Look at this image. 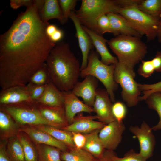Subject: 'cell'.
<instances>
[{"label": "cell", "instance_id": "obj_1", "mask_svg": "<svg viewBox=\"0 0 161 161\" xmlns=\"http://www.w3.org/2000/svg\"><path fill=\"white\" fill-rule=\"evenodd\" d=\"M39 11L34 0L0 35L1 89L27 85L56 45L46 33L49 24L42 21Z\"/></svg>", "mask_w": 161, "mask_h": 161}, {"label": "cell", "instance_id": "obj_2", "mask_svg": "<svg viewBox=\"0 0 161 161\" xmlns=\"http://www.w3.org/2000/svg\"><path fill=\"white\" fill-rule=\"evenodd\" d=\"M45 64L50 81L62 92L72 91L80 72L78 59L69 44L62 41L52 49Z\"/></svg>", "mask_w": 161, "mask_h": 161}, {"label": "cell", "instance_id": "obj_3", "mask_svg": "<svg viewBox=\"0 0 161 161\" xmlns=\"http://www.w3.org/2000/svg\"><path fill=\"white\" fill-rule=\"evenodd\" d=\"M107 43L118 62L132 70L147 53V45L139 37L120 35L108 40Z\"/></svg>", "mask_w": 161, "mask_h": 161}, {"label": "cell", "instance_id": "obj_4", "mask_svg": "<svg viewBox=\"0 0 161 161\" xmlns=\"http://www.w3.org/2000/svg\"><path fill=\"white\" fill-rule=\"evenodd\" d=\"M120 8L115 0H82L80 8L75 12L82 26L100 35L97 24V18L103 14L117 13Z\"/></svg>", "mask_w": 161, "mask_h": 161}, {"label": "cell", "instance_id": "obj_5", "mask_svg": "<svg viewBox=\"0 0 161 161\" xmlns=\"http://www.w3.org/2000/svg\"><path fill=\"white\" fill-rule=\"evenodd\" d=\"M115 66V64L108 65L103 63L96 52L92 50L89 56L87 65L81 70L80 76L85 78L90 75L99 80L105 87L112 102H115L114 92L118 87L114 78Z\"/></svg>", "mask_w": 161, "mask_h": 161}, {"label": "cell", "instance_id": "obj_6", "mask_svg": "<svg viewBox=\"0 0 161 161\" xmlns=\"http://www.w3.org/2000/svg\"><path fill=\"white\" fill-rule=\"evenodd\" d=\"M137 6L120 8L117 13L124 17L130 24L150 41L157 37L160 19L141 11Z\"/></svg>", "mask_w": 161, "mask_h": 161}, {"label": "cell", "instance_id": "obj_7", "mask_svg": "<svg viewBox=\"0 0 161 161\" xmlns=\"http://www.w3.org/2000/svg\"><path fill=\"white\" fill-rule=\"evenodd\" d=\"M37 103L31 102L1 105V107L18 123L22 125H48L58 128L42 116Z\"/></svg>", "mask_w": 161, "mask_h": 161}, {"label": "cell", "instance_id": "obj_8", "mask_svg": "<svg viewBox=\"0 0 161 161\" xmlns=\"http://www.w3.org/2000/svg\"><path fill=\"white\" fill-rule=\"evenodd\" d=\"M134 70L129 69L119 62L115 64L114 78L115 82L121 86V92L123 100L129 107L136 106L139 101L140 91L138 84L134 80Z\"/></svg>", "mask_w": 161, "mask_h": 161}, {"label": "cell", "instance_id": "obj_9", "mask_svg": "<svg viewBox=\"0 0 161 161\" xmlns=\"http://www.w3.org/2000/svg\"><path fill=\"white\" fill-rule=\"evenodd\" d=\"M129 129L139 141L140 154L146 160L151 157L155 145V138L152 128L144 121L140 127L131 126Z\"/></svg>", "mask_w": 161, "mask_h": 161}, {"label": "cell", "instance_id": "obj_10", "mask_svg": "<svg viewBox=\"0 0 161 161\" xmlns=\"http://www.w3.org/2000/svg\"><path fill=\"white\" fill-rule=\"evenodd\" d=\"M125 129L123 122L115 120L106 124L100 131L99 137L106 150L114 151L120 143Z\"/></svg>", "mask_w": 161, "mask_h": 161}, {"label": "cell", "instance_id": "obj_11", "mask_svg": "<svg viewBox=\"0 0 161 161\" xmlns=\"http://www.w3.org/2000/svg\"><path fill=\"white\" fill-rule=\"evenodd\" d=\"M112 102L106 89H97L93 109L99 121L106 124L116 120L112 112Z\"/></svg>", "mask_w": 161, "mask_h": 161}, {"label": "cell", "instance_id": "obj_12", "mask_svg": "<svg viewBox=\"0 0 161 161\" xmlns=\"http://www.w3.org/2000/svg\"><path fill=\"white\" fill-rule=\"evenodd\" d=\"M98 118L97 115L84 116L80 112L75 117L72 123L61 129L72 132L87 134L97 130H100L106 125L99 121L94 120Z\"/></svg>", "mask_w": 161, "mask_h": 161}, {"label": "cell", "instance_id": "obj_13", "mask_svg": "<svg viewBox=\"0 0 161 161\" xmlns=\"http://www.w3.org/2000/svg\"><path fill=\"white\" fill-rule=\"evenodd\" d=\"M98 85V79L88 75L82 81L78 82L71 91L77 96L81 97L85 104L92 107L95 100Z\"/></svg>", "mask_w": 161, "mask_h": 161}, {"label": "cell", "instance_id": "obj_14", "mask_svg": "<svg viewBox=\"0 0 161 161\" xmlns=\"http://www.w3.org/2000/svg\"><path fill=\"white\" fill-rule=\"evenodd\" d=\"M69 18L72 21L75 26L76 31L75 36L78 38L79 46L82 54L81 71L86 66L89 55L94 46L90 37L83 29L76 16L75 11L72 12Z\"/></svg>", "mask_w": 161, "mask_h": 161}, {"label": "cell", "instance_id": "obj_15", "mask_svg": "<svg viewBox=\"0 0 161 161\" xmlns=\"http://www.w3.org/2000/svg\"><path fill=\"white\" fill-rule=\"evenodd\" d=\"M64 92V108L69 124L72 123L77 113L94 112L93 108L80 101L71 91Z\"/></svg>", "mask_w": 161, "mask_h": 161}, {"label": "cell", "instance_id": "obj_16", "mask_svg": "<svg viewBox=\"0 0 161 161\" xmlns=\"http://www.w3.org/2000/svg\"><path fill=\"white\" fill-rule=\"evenodd\" d=\"M107 15L109 20L110 33L115 37L122 35L141 38L143 36L124 17L119 14L110 13Z\"/></svg>", "mask_w": 161, "mask_h": 161}, {"label": "cell", "instance_id": "obj_17", "mask_svg": "<svg viewBox=\"0 0 161 161\" xmlns=\"http://www.w3.org/2000/svg\"><path fill=\"white\" fill-rule=\"evenodd\" d=\"M33 102L26 86H16L5 89L0 92L1 105Z\"/></svg>", "mask_w": 161, "mask_h": 161}, {"label": "cell", "instance_id": "obj_18", "mask_svg": "<svg viewBox=\"0 0 161 161\" xmlns=\"http://www.w3.org/2000/svg\"><path fill=\"white\" fill-rule=\"evenodd\" d=\"M19 131L28 135L37 144H43L52 146L63 152L69 150L68 147L64 143L36 128L25 127L20 129Z\"/></svg>", "mask_w": 161, "mask_h": 161}, {"label": "cell", "instance_id": "obj_19", "mask_svg": "<svg viewBox=\"0 0 161 161\" xmlns=\"http://www.w3.org/2000/svg\"><path fill=\"white\" fill-rule=\"evenodd\" d=\"M82 26L90 37L94 47L101 57V61L108 65L116 64L118 62L117 58L111 54L106 46V43L108 40L103 37L102 35H99L87 28Z\"/></svg>", "mask_w": 161, "mask_h": 161}, {"label": "cell", "instance_id": "obj_20", "mask_svg": "<svg viewBox=\"0 0 161 161\" xmlns=\"http://www.w3.org/2000/svg\"><path fill=\"white\" fill-rule=\"evenodd\" d=\"M36 102L50 107H64V92L59 90L50 80L43 94Z\"/></svg>", "mask_w": 161, "mask_h": 161}, {"label": "cell", "instance_id": "obj_21", "mask_svg": "<svg viewBox=\"0 0 161 161\" xmlns=\"http://www.w3.org/2000/svg\"><path fill=\"white\" fill-rule=\"evenodd\" d=\"M38 103L42 116L45 119L55 125L58 128L61 129L69 125L64 106L50 107Z\"/></svg>", "mask_w": 161, "mask_h": 161}, {"label": "cell", "instance_id": "obj_22", "mask_svg": "<svg viewBox=\"0 0 161 161\" xmlns=\"http://www.w3.org/2000/svg\"><path fill=\"white\" fill-rule=\"evenodd\" d=\"M39 13L42 21L45 24H49L48 21L53 19L58 20L62 24L65 23L58 0H45Z\"/></svg>", "mask_w": 161, "mask_h": 161}, {"label": "cell", "instance_id": "obj_23", "mask_svg": "<svg viewBox=\"0 0 161 161\" xmlns=\"http://www.w3.org/2000/svg\"><path fill=\"white\" fill-rule=\"evenodd\" d=\"M36 128L48 133L56 139L64 143L68 147L69 150L75 148L72 132L48 125L39 126Z\"/></svg>", "mask_w": 161, "mask_h": 161}, {"label": "cell", "instance_id": "obj_24", "mask_svg": "<svg viewBox=\"0 0 161 161\" xmlns=\"http://www.w3.org/2000/svg\"><path fill=\"white\" fill-rule=\"evenodd\" d=\"M100 130H97L89 133L84 134L86 140L83 149L95 158L101 156L105 150L99 136Z\"/></svg>", "mask_w": 161, "mask_h": 161}, {"label": "cell", "instance_id": "obj_25", "mask_svg": "<svg viewBox=\"0 0 161 161\" xmlns=\"http://www.w3.org/2000/svg\"><path fill=\"white\" fill-rule=\"evenodd\" d=\"M36 149L39 161H62L61 151L57 148L43 144H37Z\"/></svg>", "mask_w": 161, "mask_h": 161}, {"label": "cell", "instance_id": "obj_26", "mask_svg": "<svg viewBox=\"0 0 161 161\" xmlns=\"http://www.w3.org/2000/svg\"><path fill=\"white\" fill-rule=\"evenodd\" d=\"M94 157L83 149L76 148L61 153V158L64 161H94Z\"/></svg>", "mask_w": 161, "mask_h": 161}, {"label": "cell", "instance_id": "obj_27", "mask_svg": "<svg viewBox=\"0 0 161 161\" xmlns=\"http://www.w3.org/2000/svg\"><path fill=\"white\" fill-rule=\"evenodd\" d=\"M137 7L147 14L160 20L161 18V0H141Z\"/></svg>", "mask_w": 161, "mask_h": 161}, {"label": "cell", "instance_id": "obj_28", "mask_svg": "<svg viewBox=\"0 0 161 161\" xmlns=\"http://www.w3.org/2000/svg\"><path fill=\"white\" fill-rule=\"evenodd\" d=\"M6 151L12 161H26L22 147L17 137L10 139Z\"/></svg>", "mask_w": 161, "mask_h": 161}, {"label": "cell", "instance_id": "obj_29", "mask_svg": "<svg viewBox=\"0 0 161 161\" xmlns=\"http://www.w3.org/2000/svg\"><path fill=\"white\" fill-rule=\"evenodd\" d=\"M17 137L22 147L26 161H39L36 149L30 140L20 133L18 134Z\"/></svg>", "mask_w": 161, "mask_h": 161}, {"label": "cell", "instance_id": "obj_30", "mask_svg": "<svg viewBox=\"0 0 161 161\" xmlns=\"http://www.w3.org/2000/svg\"><path fill=\"white\" fill-rule=\"evenodd\" d=\"M145 100L148 107L155 110L159 117V121L152 128V130L157 131L161 129V93L158 92L153 93Z\"/></svg>", "mask_w": 161, "mask_h": 161}, {"label": "cell", "instance_id": "obj_31", "mask_svg": "<svg viewBox=\"0 0 161 161\" xmlns=\"http://www.w3.org/2000/svg\"><path fill=\"white\" fill-rule=\"evenodd\" d=\"M0 128L1 132L6 135L13 134L16 130L12 117L1 107L0 111Z\"/></svg>", "mask_w": 161, "mask_h": 161}, {"label": "cell", "instance_id": "obj_32", "mask_svg": "<svg viewBox=\"0 0 161 161\" xmlns=\"http://www.w3.org/2000/svg\"><path fill=\"white\" fill-rule=\"evenodd\" d=\"M50 80L45 63L32 76L29 82L38 85L47 84Z\"/></svg>", "mask_w": 161, "mask_h": 161}, {"label": "cell", "instance_id": "obj_33", "mask_svg": "<svg viewBox=\"0 0 161 161\" xmlns=\"http://www.w3.org/2000/svg\"><path fill=\"white\" fill-rule=\"evenodd\" d=\"M138 87L143 95L139 97V101L145 100L151 94L155 92L161 93V81L152 84H141L138 83Z\"/></svg>", "mask_w": 161, "mask_h": 161}, {"label": "cell", "instance_id": "obj_34", "mask_svg": "<svg viewBox=\"0 0 161 161\" xmlns=\"http://www.w3.org/2000/svg\"><path fill=\"white\" fill-rule=\"evenodd\" d=\"M60 6L65 23L67 22L72 12L74 9L78 1L77 0H58Z\"/></svg>", "mask_w": 161, "mask_h": 161}, {"label": "cell", "instance_id": "obj_35", "mask_svg": "<svg viewBox=\"0 0 161 161\" xmlns=\"http://www.w3.org/2000/svg\"><path fill=\"white\" fill-rule=\"evenodd\" d=\"M112 111L116 120L123 122L127 113L126 107L124 104L120 101L115 102L112 105Z\"/></svg>", "mask_w": 161, "mask_h": 161}, {"label": "cell", "instance_id": "obj_36", "mask_svg": "<svg viewBox=\"0 0 161 161\" xmlns=\"http://www.w3.org/2000/svg\"><path fill=\"white\" fill-rule=\"evenodd\" d=\"M47 84L43 85H38L30 82L27 84L26 86L32 101L36 102L40 97L45 90Z\"/></svg>", "mask_w": 161, "mask_h": 161}, {"label": "cell", "instance_id": "obj_37", "mask_svg": "<svg viewBox=\"0 0 161 161\" xmlns=\"http://www.w3.org/2000/svg\"><path fill=\"white\" fill-rule=\"evenodd\" d=\"M114 161H146L139 154L131 149L126 152L123 157H118L115 154L112 157Z\"/></svg>", "mask_w": 161, "mask_h": 161}, {"label": "cell", "instance_id": "obj_38", "mask_svg": "<svg viewBox=\"0 0 161 161\" xmlns=\"http://www.w3.org/2000/svg\"><path fill=\"white\" fill-rule=\"evenodd\" d=\"M155 71L151 60L141 61L138 69V73L141 76L147 78L151 76Z\"/></svg>", "mask_w": 161, "mask_h": 161}, {"label": "cell", "instance_id": "obj_39", "mask_svg": "<svg viewBox=\"0 0 161 161\" xmlns=\"http://www.w3.org/2000/svg\"><path fill=\"white\" fill-rule=\"evenodd\" d=\"M97 24L100 35L107 32L110 33V22L107 14L100 16L97 20Z\"/></svg>", "mask_w": 161, "mask_h": 161}, {"label": "cell", "instance_id": "obj_40", "mask_svg": "<svg viewBox=\"0 0 161 161\" xmlns=\"http://www.w3.org/2000/svg\"><path fill=\"white\" fill-rule=\"evenodd\" d=\"M73 140L75 147L78 149H83L85 145L86 138L84 134L72 132Z\"/></svg>", "mask_w": 161, "mask_h": 161}, {"label": "cell", "instance_id": "obj_41", "mask_svg": "<svg viewBox=\"0 0 161 161\" xmlns=\"http://www.w3.org/2000/svg\"><path fill=\"white\" fill-rule=\"evenodd\" d=\"M34 0H10V5L13 9H16L22 6H25L28 7L33 4Z\"/></svg>", "mask_w": 161, "mask_h": 161}, {"label": "cell", "instance_id": "obj_42", "mask_svg": "<svg viewBox=\"0 0 161 161\" xmlns=\"http://www.w3.org/2000/svg\"><path fill=\"white\" fill-rule=\"evenodd\" d=\"M141 0H115L120 8H123L132 6L138 5Z\"/></svg>", "mask_w": 161, "mask_h": 161}, {"label": "cell", "instance_id": "obj_43", "mask_svg": "<svg viewBox=\"0 0 161 161\" xmlns=\"http://www.w3.org/2000/svg\"><path fill=\"white\" fill-rule=\"evenodd\" d=\"M115 153L113 151L105 149L102 155L99 157H95L94 161H114L112 157Z\"/></svg>", "mask_w": 161, "mask_h": 161}, {"label": "cell", "instance_id": "obj_44", "mask_svg": "<svg viewBox=\"0 0 161 161\" xmlns=\"http://www.w3.org/2000/svg\"><path fill=\"white\" fill-rule=\"evenodd\" d=\"M151 60L155 71L161 72V50L157 51L154 57Z\"/></svg>", "mask_w": 161, "mask_h": 161}, {"label": "cell", "instance_id": "obj_45", "mask_svg": "<svg viewBox=\"0 0 161 161\" xmlns=\"http://www.w3.org/2000/svg\"><path fill=\"white\" fill-rule=\"evenodd\" d=\"M64 36V32L61 30L58 29L49 38L52 42L56 43L60 41Z\"/></svg>", "mask_w": 161, "mask_h": 161}, {"label": "cell", "instance_id": "obj_46", "mask_svg": "<svg viewBox=\"0 0 161 161\" xmlns=\"http://www.w3.org/2000/svg\"><path fill=\"white\" fill-rule=\"evenodd\" d=\"M0 161H12L5 146L2 145H1L0 147Z\"/></svg>", "mask_w": 161, "mask_h": 161}, {"label": "cell", "instance_id": "obj_47", "mask_svg": "<svg viewBox=\"0 0 161 161\" xmlns=\"http://www.w3.org/2000/svg\"><path fill=\"white\" fill-rule=\"evenodd\" d=\"M58 28L57 26L53 24H49L46 28V33L50 37L57 30Z\"/></svg>", "mask_w": 161, "mask_h": 161}, {"label": "cell", "instance_id": "obj_48", "mask_svg": "<svg viewBox=\"0 0 161 161\" xmlns=\"http://www.w3.org/2000/svg\"><path fill=\"white\" fill-rule=\"evenodd\" d=\"M157 37L159 42L161 43V18L160 19Z\"/></svg>", "mask_w": 161, "mask_h": 161}]
</instances>
